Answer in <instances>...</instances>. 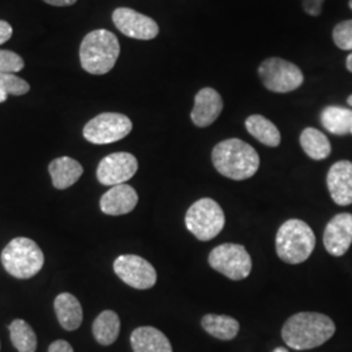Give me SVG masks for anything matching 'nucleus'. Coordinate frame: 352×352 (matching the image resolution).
<instances>
[{
	"label": "nucleus",
	"mask_w": 352,
	"mask_h": 352,
	"mask_svg": "<svg viewBox=\"0 0 352 352\" xmlns=\"http://www.w3.org/2000/svg\"><path fill=\"white\" fill-rule=\"evenodd\" d=\"M327 184L333 201L340 206L352 204V162L340 161L333 164L327 176Z\"/></svg>",
	"instance_id": "15"
},
{
	"label": "nucleus",
	"mask_w": 352,
	"mask_h": 352,
	"mask_svg": "<svg viewBox=\"0 0 352 352\" xmlns=\"http://www.w3.org/2000/svg\"><path fill=\"white\" fill-rule=\"evenodd\" d=\"M43 1L55 7H67V6H74L77 0H43Z\"/></svg>",
	"instance_id": "32"
},
{
	"label": "nucleus",
	"mask_w": 352,
	"mask_h": 352,
	"mask_svg": "<svg viewBox=\"0 0 352 352\" xmlns=\"http://www.w3.org/2000/svg\"><path fill=\"white\" fill-rule=\"evenodd\" d=\"M273 352H289V350L285 349V347H277Z\"/></svg>",
	"instance_id": "35"
},
{
	"label": "nucleus",
	"mask_w": 352,
	"mask_h": 352,
	"mask_svg": "<svg viewBox=\"0 0 352 352\" xmlns=\"http://www.w3.org/2000/svg\"><path fill=\"white\" fill-rule=\"evenodd\" d=\"M336 333L334 321L317 312H300L291 316L282 327L285 343L298 351L322 346Z\"/></svg>",
	"instance_id": "1"
},
{
	"label": "nucleus",
	"mask_w": 352,
	"mask_h": 352,
	"mask_svg": "<svg viewBox=\"0 0 352 352\" xmlns=\"http://www.w3.org/2000/svg\"><path fill=\"white\" fill-rule=\"evenodd\" d=\"M347 103H349L350 106H352V96H350V97H349V100H347Z\"/></svg>",
	"instance_id": "36"
},
{
	"label": "nucleus",
	"mask_w": 352,
	"mask_h": 352,
	"mask_svg": "<svg viewBox=\"0 0 352 352\" xmlns=\"http://www.w3.org/2000/svg\"><path fill=\"white\" fill-rule=\"evenodd\" d=\"M113 21L120 33L133 39L149 41L160 33V26L153 19L132 8H116L113 13Z\"/></svg>",
	"instance_id": "12"
},
{
	"label": "nucleus",
	"mask_w": 352,
	"mask_h": 352,
	"mask_svg": "<svg viewBox=\"0 0 352 352\" xmlns=\"http://www.w3.org/2000/svg\"><path fill=\"white\" fill-rule=\"evenodd\" d=\"M10 334L14 349L19 352H36L37 350V336L24 320H13L10 325Z\"/></svg>",
	"instance_id": "25"
},
{
	"label": "nucleus",
	"mask_w": 352,
	"mask_h": 352,
	"mask_svg": "<svg viewBox=\"0 0 352 352\" xmlns=\"http://www.w3.org/2000/svg\"><path fill=\"white\" fill-rule=\"evenodd\" d=\"M54 309L59 324L68 331H74L82 324V307L75 295L69 292L59 294L55 298Z\"/></svg>",
	"instance_id": "18"
},
{
	"label": "nucleus",
	"mask_w": 352,
	"mask_h": 352,
	"mask_svg": "<svg viewBox=\"0 0 352 352\" xmlns=\"http://www.w3.org/2000/svg\"><path fill=\"white\" fill-rule=\"evenodd\" d=\"M93 336L102 346H110L120 333V318L113 311H103L93 322Z\"/></svg>",
	"instance_id": "23"
},
{
	"label": "nucleus",
	"mask_w": 352,
	"mask_h": 352,
	"mask_svg": "<svg viewBox=\"0 0 352 352\" xmlns=\"http://www.w3.org/2000/svg\"><path fill=\"white\" fill-rule=\"evenodd\" d=\"M223 110L221 94L213 88H204L195 97V106L190 113L193 124L205 128L213 124Z\"/></svg>",
	"instance_id": "14"
},
{
	"label": "nucleus",
	"mask_w": 352,
	"mask_h": 352,
	"mask_svg": "<svg viewBox=\"0 0 352 352\" xmlns=\"http://www.w3.org/2000/svg\"><path fill=\"white\" fill-rule=\"evenodd\" d=\"M300 145L304 153L315 161L325 160L331 153V145L327 136L321 131L311 126L302 131Z\"/></svg>",
	"instance_id": "24"
},
{
	"label": "nucleus",
	"mask_w": 352,
	"mask_h": 352,
	"mask_svg": "<svg viewBox=\"0 0 352 352\" xmlns=\"http://www.w3.org/2000/svg\"><path fill=\"white\" fill-rule=\"evenodd\" d=\"M245 128L254 139L269 148H277L280 144L279 129L263 115L248 116L245 120Z\"/></svg>",
	"instance_id": "20"
},
{
	"label": "nucleus",
	"mask_w": 352,
	"mask_h": 352,
	"mask_svg": "<svg viewBox=\"0 0 352 352\" xmlns=\"http://www.w3.org/2000/svg\"><path fill=\"white\" fill-rule=\"evenodd\" d=\"M0 90L4 91L7 96H24L30 90V85L19 76L0 74Z\"/></svg>",
	"instance_id": "26"
},
{
	"label": "nucleus",
	"mask_w": 352,
	"mask_h": 352,
	"mask_svg": "<svg viewBox=\"0 0 352 352\" xmlns=\"http://www.w3.org/2000/svg\"><path fill=\"white\" fill-rule=\"evenodd\" d=\"M131 346L133 352H173L168 338L153 327L135 329L131 334Z\"/></svg>",
	"instance_id": "17"
},
{
	"label": "nucleus",
	"mask_w": 352,
	"mask_h": 352,
	"mask_svg": "<svg viewBox=\"0 0 352 352\" xmlns=\"http://www.w3.org/2000/svg\"><path fill=\"white\" fill-rule=\"evenodd\" d=\"M1 264L7 273L19 279L37 276L45 264L43 252L28 238H14L1 252Z\"/></svg>",
	"instance_id": "5"
},
{
	"label": "nucleus",
	"mask_w": 352,
	"mask_h": 352,
	"mask_svg": "<svg viewBox=\"0 0 352 352\" xmlns=\"http://www.w3.org/2000/svg\"><path fill=\"white\" fill-rule=\"evenodd\" d=\"M24 60L20 55L10 50H0V74H16L24 68Z\"/></svg>",
	"instance_id": "28"
},
{
	"label": "nucleus",
	"mask_w": 352,
	"mask_h": 352,
	"mask_svg": "<svg viewBox=\"0 0 352 352\" xmlns=\"http://www.w3.org/2000/svg\"><path fill=\"white\" fill-rule=\"evenodd\" d=\"M352 244V214L340 213L333 217L324 231V245L336 257L343 256Z\"/></svg>",
	"instance_id": "13"
},
{
	"label": "nucleus",
	"mask_w": 352,
	"mask_h": 352,
	"mask_svg": "<svg viewBox=\"0 0 352 352\" xmlns=\"http://www.w3.org/2000/svg\"><path fill=\"white\" fill-rule=\"evenodd\" d=\"M349 6H350V8L352 10V0H350V3H349Z\"/></svg>",
	"instance_id": "37"
},
{
	"label": "nucleus",
	"mask_w": 352,
	"mask_h": 352,
	"mask_svg": "<svg viewBox=\"0 0 352 352\" xmlns=\"http://www.w3.org/2000/svg\"><path fill=\"white\" fill-rule=\"evenodd\" d=\"M209 265L225 277L241 280L251 274L252 258L243 245L226 243L210 252Z\"/></svg>",
	"instance_id": "8"
},
{
	"label": "nucleus",
	"mask_w": 352,
	"mask_h": 352,
	"mask_svg": "<svg viewBox=\"0 0 352 352\" xmlns=\"http://www.w3.org/2000/svg\"><path fill=\"white\" fill-rule=\"evenodd\" d=\"M321 123L333 135H349L352 132V110L340 106H327L321 113Z\"/></svg>",
	"instance_id": "22"
},
{
	"label": "nucleus",
	"mask_w": 352,
	"mask_h": 352,
	"mask_svg": "<svg viewBox=\"0 0 352 352\" xmlns=\"http://www.w3.org/2000/svg\"><path fill=\"white\" fill-rule=\"evenodd\" d=\"M346 67H347V69L352 74V52L347 56V59H346Z\"/></svg>",
	"instance_id": "33"
},
{
	"label": "nucleus",
	"mask_w": 352,
	"mask_h": 352,
	"mask_svg": "<svg viewBox=\"0 0 352 352\" xmlns=\"http://www.w3.org/2000/svg\"><path fill=\"white\" fill-rule=\"evenodd\" d=\"M120 45L116 36L104 29L93 30L80 46L81 67L90 75L109 74L119 58Z\"/></svg>",
	"instance_id": "3"
},
{
	"label": "nucleus",
	"mask_w": 352,
	"mask_h": 352,
	"mask_svg": "<svg viewBox=\"0 0 352 352\" xmlns=\"http://www.w3.org/2000/svg\"><path fill=\"white\" fill-rule=\"evenodd\" d=\"M138 158L126 151L113 153L102 160L97 168V179L103 186L126 184L138 173Z\"/></svg>",
	"instance_id": "11"
},
{
	"label": "nucleus",
	"mask_w": 352,
	"mask_h": 352,
	"mask_svg": "<svg viewBox=\"0 0 352 352\" xmlns=\"http://www.w3.org/2000/svg\"><path fill=\"white\" fill-rule=\"evenodd\" d=\"M215 170L232 180H245L260 167L258 153L239 139H228L217 144L212 153Z\"/></svg>",
	"instance_id": "2"
},
{
	"label": "nucleus",
	"mask_w": 352,
	"mask_h": 352,
	"mask_svg": "<svg viewBox=\"0 0 352 352\" xmlns=\"http://www.w3.org/2000/svg\"><path fill=\"white\" fill-rule=\"evenodd\" d=\"M201 327L214 338L221 340H234L239 333V322L225 315H206L202 317Z\"/></svg>",
	"instance_id": "21"
},
{
	"label": "nucleus",
	"mask_w": 352,
	"mask_h": 352,
	"mask_svg": "<svg viewBox=\"0 0 352 352\" xmlns=\"http://www.w3.org/2000/svg\"><path fill=\"white\" fill-rule=\"evenodd\" d=\"M258 76L265 88L273 93H289L300 88L304 82L302 69L280 58L265 59L258 67Z\"/></svg>",
	"instance_id": "7"
},
{
	"label": "nucleus",
	"mask_w": 352,
	"mask_h": 352,
	"mask_svg": "<svg viewBox=\"0 0 352 352\" xmlns=\"http://www.w3.org/2000/svg\"><path fill=\"white\" fill-rule=\"evenodd\" d=\"M12 26L10 25L7 21L0 20V45L6 43L12 37Z\"/></svg>",
	"instance_id": "31"
},
{
	"label": "nucleus",
	"mask_w": 352,
	"mask_h": 352,
	"mask_svg": "<svg viewBox=\"0 0 352 352\" xmlns=\"http://www.w3.org/2000/svg\"><path fill=\"white\" fill-rule=\"evenodd\" d=\"M302 10L309 16H320L325 0H302Z\"/></svg>",
	"instance_id": "29"
},
{
	"label": "nucleus",
	"mask_w": 352,
	"mask_h": 352,
	"mask_svg": "<svg viewBox=\"0 0 352 352\" xmlns=\"http://www.w3.org/2000/svg\"><path fill=\"white\" fill-rule=\"evenodd\" d=\"M333 41L340 50L352 51V20L342 21L333 30Z\"/></svg>",
	"instance_id": "27"
},
{
	"label": "nucleus",
	"mask_w": 352,
	"mask_h": 352,
	"mask_svg": "<svg viewBox=\"0 0 352 352\" xmlns=\"http://www.w3.org/2000/svg\"><path fill=\"white\" fill-rule=\"evenodd\" d=\"M186 226L197 239L209 241L223 230L225 213L218 202L212 199H200L186 214Z\"/></svg>",
	"instance_id": "6"
},
{
	"label": "nucleus",
	"mask_w": 352,
	"mask_h": 352,
	"mask_svg": "<svg viewBox=\"0 0 352 352\" xmlns=\"http://www.w3.org/2000/svg\"><path fill=\"white\" fill-rule=\"evenodd\" d=\"M113 272L128 286L138 289H149L157 282L154 266L136 254H122L113 263Z\"/></svg>",
	"instance_id": "10"
},
{
	"label": "nucleus",
	"mask_w": 352,
	"mask_h": 352,
	"mask_svg": "<svg viewBox=\"0 0 352 352\" xmlns=\"http://www.w3.org/2000/svg\"><path fill=\"white\" fill-rule=\"evenodd\" d=\"M139 202L138 192L128 184L113 186L101 197V210L107 215L131 213Z\"/></svg>",
	"instance_id": "16"
},
{
	"label": "nucleus",
	"mask_w": 352,
	"mask_h": 352,
	"mask_svg": "<svg viewBox=\"0 0 352 352\" xmlns=\"http://www.w3.org/2000/svg\"><path fill=\"white\" fill-rule=\"evenodd\" d=\"M49 352H75L67 340H58L51 343Z\"/></svg>",
	"instance_id": "30"
},
{
	"label": "nucleus",
	"mask_w": 352,
	"mask_h": 352,
	"mask_svg": "<svg viewBox=\"0 0 352 352\" xmlns=\"http://www.w3.org/2000/svg\"><path fill=\"white\" fill-rule=\"evenodd\" d=\"M351 135H352V132H351Z\"/></svg>",
	"instance_id": "38"
},
{
	"label": "nucleus",
	"mask_w": 352,
	"mask_h": 352,
	"mask_svg": "<svg viewBox=\"0 0 352 352\" xmlns=\"http://www.w3.org/2000/svg\"><path fill=\"white\" fill-rule=\"evenodd\" d=\"M52 184L56 189L72 187L84 174V168L80 162L71 157H60L49 164Z\"/></svg>",
	"instance_id": "19"
},
{
	"label": "nucleus",
	"mask_w": 352,
	"mask_h": 352,
	"mask_svg": "<svg viewBox=\"0 0 352 352\" xmlns=\"http://www.w3.org/2000/svg\"><path fill=\"white\" fill-rule=\"evenodd\" d=\"M7 97H8V96H7L4 91H1V90H0V103L7 101Z\"/></svg>",
	"instance_id": "34"
},
{
	"label": "nucleus",
	"mask_w": 352,
	"mask_h": 352,
	"mask_svg": "<svg viewBox=\"0 0 352 352\" xmlns=\"http://www.w3.org/2000/svg\"><path fill=\"white\" fill-rule=\"evenodd\" d=\"M132 126L131 119L123 113H103L87 123L82 135L91 144L106 145L126 138Z\"/></svg>",
	"instance_id": "9"
},
{
	"label": "nucleus",
	"mask_w": 352,
	"mask_h": 352,
	"mask_svg": "<svg viewBox=\"0 0 352 352\" xmlns=\"http://www.w3.org/2000/svg\"><path fill=\"white\" fill-rule=\"evenodd\" d=\"M315 247V232L304 221L289 219L279 227L276 248L283 263L302 264L309 258Z\"/></svg>",
	"instance_id": "4"
}]
</instances>
